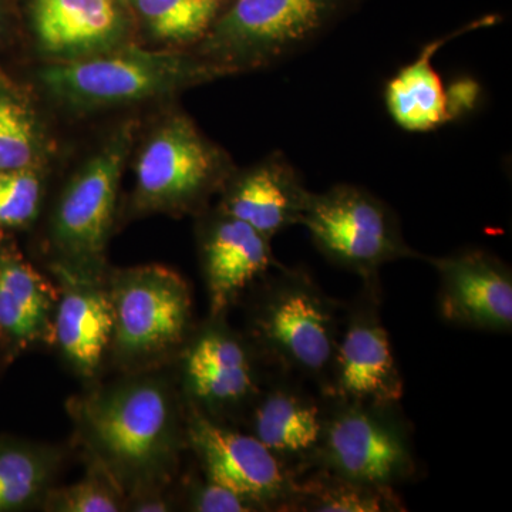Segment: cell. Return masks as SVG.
<instances>
[{
	"label": "cell",
	"mask_w": 512,
	"mask_h": 512,
	"mask_svg": "<svg viewBox=\"0 0 512 512\" xmlns=\"http://www.w3.org/2000/svg\"><path fill=\"white\" fill-rule=\"evenodd\" d=\"M439 276V311L447 323L481 332L510 333L512 272L485 249L424 255Z\"/></svg>",
	"instance_id": "13"
},
{
	"label": "cell",
	"mask_w": 512,
	"mask_h": 512,
	"mask_svg": "<svg viewBox=\"0 0 512 512\" xmlns=\"http://www.w3.org/2000/svg\"><path fill=\"white\" fill-rule=\"evenodd\" d=\"M33 25L40 47L59 62L119 47L126 33L116 0H35Z\"/></svg>",
	"instance_id": "17"
},
{
	"label": "cell",
	"mask_w": 512,
	"mask_h": 512,
	"mask_svg": "<svg viewBox=\"0 0 512 512\" xmlns=\"http://www.w3.org/2000/svg\"><path fill=\"white\" fill-rule=\"evenodd\" d=\"M406 511L394 488L360 483L325 468L298 477V490L289 512Z\"/></svg>",
	"instance_id": "21"
},
{
	"label": "cell",
	"mask_w": 512,
	"mask_h": 512,
	"mask_svg": "<svg viewBox=\"0 0 512 512\" xmlns=\"http://www.w3.org/2000/svg\"><path fill=\"white\" fill-rule=\"evenodd\" d=\"M57 292L18 249H0V335L26 348L53 330Z\"/></svg>",
	"instance_id": "20"
},
{
	"label": "cell",
	"mask_w": 512,
	"mask_h": 512,
	"mask_svg": "<svg viewBox=\"0 0 512 512\" xmlns=\"http://www.w3.org/2000/svg\"><path fill=\"white\" fill-rule=\"evenodd\" d=\"M52 474L47 456L22 447L0 450V511L13 510L32 501Z\"/></svg>",
	"instance_id": "24"
},
{
	"label": "cell",
	"mask_w": 512,
	"mask_h": 512,
	"mask_svg": "<svg viewBox=\"0 0 512 512\" xmlns=\"http://www.w3.org/2000/svg\"><path fill=\"white\" fill-rule=\"evenodd\" d=\"M136 510L144 512H157L167 511L168 508L167 504H165L164 501L150 500L146 501V503L138 504Z\"/></svg>",
	"instance_id": "28"
},
{
	"label": "cell",
	"mask_w": 512,
	"mask_h": 512,
	"mask_svg": "<svg viewBox=\"0 0 512 512\" xmlns=\"http://www.w3.org/2000/svg\"><path fill=\"white\" fill-rule=\"evenodd\" d=\"M234 173L227 153L194 121L174 114L151 134L136 164L138 207L190 211L221 190Z\"/></svg>",
	"instance_id": "6"
},
{
	"label": "cell",
	"mask_w": 512,
	"mask_h": 512,
	"mask_svg": "<svg viewBox=\"0 0 512 512\" xmlns=\"http://www.w3.org/2000/svg\"><path fill=\"white\" fill-rule=\"evenodd\" d=\"M191 510L198 512H252L262 511L252 503L224 485L208 480L198 485L191 495Z\"/></svg>",
	"instance_id": "27"
},
{
	"label": "cell",
	"mask_w": 512,
	"mask_h": 512,
	"mask_svg": "<svg viewBox=\"0 0 512 512\" xmlns=\"http://www.w3.org/2000/svg\"><path fill=\"white\" fill-rule=\"evenodd\" d=\"M222 191L220 211L269 239L301 225L312 197L301 174L282 153L271 154L242 173L234 171Z\"/></svg>",
	"instance_id": "14"
},
{
	"label": "cell",
	"mask_w": 512,
	"mask_h": 512,
	"mask_svg": "<svg viewBox=\"0 0 512 512\" xmlns=\"http://www.w3.org/2000/svg\"><path fill=\"white\" fill-rule=\"evenodd\" d=\"M184 372L194 399L214 413L249 409L264 386L247 343L221 325L205 329L192 342Z\"/></svg>",
	"instance_id": "15"
},
{
	"label": "cell",
	"mask_w": 512,
	"mask_h": 512,
	"mask_svg": "<svg viewBox=\"0 0 512 512\" xmlns=\"http://www.w3.org/2000/svg\"><path fill=\"white\" fill-rule=\"evenodd\" d=\"M380 282H363L356 301L346 305L342 329L322 393L348 403L400 404L404 380L389 332L384 328Z\"/></svg>",
	"instance_id": "10"
},
{
	"label": "cell",
	"mask_w": 512,
	"mask_h": 512,
	"mask_svg": "<svg viewBox=\"0 0 512 512\" xmlns=\"http://www.w3.org/2000/svg\"><path fill=\"white\" fill-rule=\"evenodd\" d=\"M315 468L379 487L413 480L419 468L412 429L399 404L332 400Z\"/></svg>",
	"instance_id": "5"
},
{
	"label": "cell",
	"mask_w": 512,
	"mask_h": 512,
	"mask_svg": "<svg viewBox=\"0 0 512 512\" xmlns=\"http://www.w3.org/2000/svg\"><path fill=\"white\" fill-rule=\"evenodd\" d=\"M301 225L320 254L363 282L379 281L380 268L390 262L424 258L407 244L392 208L357 185L312 192Z\"/></svg>",
	"instance_id": "4"
},
{
	"label": "cell",
	"mask_w": 512,
	"mask_h": 512,
	"mask_svg": "<svg viewBox=\"0 0 512 512\" xmlns=\"http://www.w3.org/2000/svg\"><path fill=\"white\" fill-rule=\"evenodd\" d=\"M214 64L184 50L119 46L60 60L40 73L46 92L74 110H94L171 96L221 79Z\"/></svg>",
	"instance_id": "2"
},
{
	"label": "cell",
	"mask_w": 512,
	"mask_h": 512,
	"mask_svg": "<svg viewBox=\"0 0 512 512\" xmlns=\"http://www.w3.org/2000/svg\"><path fill=\"white\" fill-rule=\"evenodd\" d=\"M497 20L498 16H485L454 30L450 35L431 40L412 63L394 74L384 87V101L397 126L413 133H426L456 117L460 104L453 100L439 72L434 69L433 57L454 37L493 26Z\"/></svg>",
	"instance_id": "18"
},
{
	"label": "cell",
	"mask_w": 512,
	"mask_h": 512,
	"mask_svg": "<svg viewBox=\"0 0 512 512\" xmlns=\"http://www.w3.org/2000/svg\"><path fill=\"white\" fill-rule=\"evenodd\" d=\"M136 128L134 121L117 128L63 192L53 222V241L63 261L60 269L93 276L103 264Z\"/></svg>",
	"instance_id": "7"
},
{
	"label": "cell",
	"mask_w": 512,
	"mask_h": 512,
	"mask_svg": "<svg viewBox=\"0 0 512 512\" xmlns=\"http://www.w3.org/2000/svg\"><path fill=\"white\" fill-rule=\"evenodd\" d=\"M47 507L62 512H116L120 503L113 488L93 478L56 491L50 495Z\"/></svg>",
	"instance_id": "26"
},
{
	"label": "cell",
	"mask_w": 512,
	"mask_h": 512,
	"mask_svg": "<svg viewBox=\"0 0 512 512\" xmlns=\"http://www.w3.org/2000/svg\"><path fill=\"white\" fill-rule=\"evenodd\" d=\"M202 261L214 318H220L256 281L282 265L272 252L271 239L222 211L205 228Z\"/></svg>",
	"instance_id": "16"
},
{
	"label": "cell",
	"mask_w": 512,
	"mask_h": 512,
	"mask_svg": "<svg viewBox=\"0 0 512 512\" xmlns=\"http://www.w3.org/2000/svg\"><path fill=\"white\" fill-rule=\"evenodd\" d=\"M188 440L208 480L248 498L262 511L291 510L298 476L252 434L195 409Z\"/></svg>",
	"instance_id": "11"
},
{
	"label": "cell",
	"mask_w": 512,
	"mask_h": 512,
	"mask_svg": "<svg viewBox=\"0 0 512 512\" xmlns=\"http://www.w3.org/2000/svg\"><path fill=\"white\" fill-rule=\"evenodd\" d=\"M305 380L279 373L249 406V434L261 441L296 476L313 470L328 424L332 400L313 393Z\"/></svg>",
	"instance_id": "12"
},
{
	"label": "cell",
	"mask_w": 512,
	"mask_h": 512,
	"mask_svg": "<svg viewBox=\"0 0 512 512\" xmlns=\"http://www.w3.org/2000/svg\"><path fill=\"white\" fill-rule=\"evenodd\" d=\"M266 278L251 329L266 360L322 393L342 329L346 303L320 288L306 269L281 265Z\"/></svg>",
	"instance_id": "1"
},
{
	"label": "cell",
	"mask_w": 512,
	"mask_h": 512,
	"mask_svg": "<svg viewBox=\"0 0 512 512\" xmlns=\"http://www.w3.org/2000/svg\"><path fill=\"white\" fill-rule=\"evenodd\" d=\"M42 183L36 170L0 171V227H19L36 217Z\"/></svg>",
	"instance_id": "25"
},
{
	"label": "cell",
	"mask_w": 512,
	"mask_h": 512,
	"mask_svg": "<svg viewBox=\"0 0 512 512\" xmlns=\"http://www.w3.org/2000/svg\"><path fill=\"white\" fill-rule=\"evenodd\" d=\"M360 0H232L195 55L222 76L265 69L312 45Z\"/></svg>",
	"instance_id": "3"
},
{
	"label": "cell",
	"mask_w": 512,
	"mask_h": 512,
	"mask_svg": "<svg viewBox=\"0 0 512 512\" xmlns=\"http://www.w3.org/2000/svg\"><path fill=\"white\" fill-rule=\"evenodd\" d=\"M42 140L32 101L0 74V171L36 170Z\"/></svg>",
	"instance_id": "22"
},
{
	"label": "cell",
	"mask_w": 512,
	"mask_h": 512,
	"mask_svg": "<svg viewBox=\"0 0 512 512\" xmlns=\"http://www.w3.org/2000/svg\"><path fill=\"white\" fill-rule=\"evenodd\" d=\"M67 288L53 319V335L64 355L83 375H93L114 333V309L110 292L92 276L60 269Z\"/></svg>",
	"instance_id": "19"
},
{
	"label": "cell",
	"mask_w": 512,
	"mask_h": 512,
	"mask_svg": "<svg viewBox=\"0 0 512 512\" xmlns=\"http://www.w3.org/2000/svg\"><path fill=\"white\" fill-rule=\"evenodd\" d=\"M82 416L94 447L126 476L154 473L174 450L170 397L151 382L123 384L87 400Z\"/></svg>",
	"instance_id": "8"
},
{
	"label": "cell",
	"mask_w": 512,
	"mask_h": 512,
	"mask_svg": "<svg viewBox=\"0 0 512 512\" xmlns=\"http://www.w3.org/2000/svg\"><path fill=\"white\" fill-rule=\"evenodd\" d=\"M113 340L128 360L153 359L181 345L191 322V293L173 269L137 266L116 276L110 292Z\"/></svg>",
	"instance_id": "9"
},
{
	"label": "cell",
	"mask_w": 512,
	"mask_h": 512,
	"mask_svg": "<svg viewBox=\"0 0 512 512\" xmlns=\"http://www.w3.org/2000/svg\"><path fill=\"white\" fill-rule=\"evenodd\" d=\"M138 15L168 45H198L229 0H133Z\"/></svg>",
	"instance_id": "23"
}]
</instances>
